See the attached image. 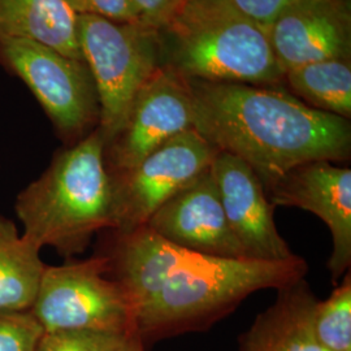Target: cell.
<instances>
[{"label":"cell","mask_w":351,"mask_h":351,"mask_svg":"<svg viewBox=\"0 0 351 351\" xmlns=\"http://www.w3.org/2000/svg\"><path fill=\"white\" fill-rule=\"evenodd\" d=\"M217 152L193 128L165 142L136 167L110 173L113 232L129 233L146 226L165 202L211 167Z\"/></svg>","instance_id":"cell-8"},{"label":"cell","mask_w":351,"mask_h":351,"mask_svg":"<svg viewBox=\"0 0 351 351\" xmlns=\"http://www.w3.org/2000/svg\"><path fill=\"white\" fill-rule=\"evenodd\" d=\"M145 346L137 333H130L113 351H146Z\"/></svg>","instance_id":"cell-25"},{"label":"cell","mask_w":351,"mask_h":351,"mask_svg":"<svg viewBox=\"0 0 351 351\" xmlns=\"http://www.w3.org/2000/svg\"><path fill=\"white\" fill-rule=\"evenodd\" d=\"M277 291L275 303L239 337V351H326L315 341L311 319L317 298L306 280Z\"/></svg>","instance_id":"cell-15"},{"label":"cell","mask_w":351,"mask_h":351,"mask_svg":"<svg viewBox=\"0 0 351 351\" xmlns=\"http://www.w3.org/2000/svg\"><path fill=\"white\" fill-rule=\"evenodd\" d=\"M186 81L193 128L216 150L249 164L265 194L298 165L350 158L349 119L315 110L275 86Z\"/></svg>","instance_id":"cell-1"},{"label":"cell","mask_w":351,"mask_h":351,"mask_svg":"<svg viewBox=\"0 0 351 351\" xmlns=\"http://www.w3.org/2000/svg\"><path fill=\"white\" fill-rule=\"evenodd\" d=\"M237 11L255 23L269 27L295 0H228Z\"/></svg>","instance_id":"cell-24"},{"label":"cell","mask_w":351,"mask_h":351,"mask_svg":"<svg viewBox=\"0 0 351 351\" xmlns=\"http://www.w3.org/2000/svg\"><path fill=\"white\" fill-rule=\"evenodd\" d=\"M160 36L164 65L184 78L263 86L284 81L268 29L228 0H188Z\"/></svg>","instance_id":"cell-4"},{"label":"cell","mask_w":351,"mask_h":351,"mask_svg":"<svg viewBox=\"0 0 351 351\" xmlns=\"http://www.w3.org/2000/svg\"><path fill=\"white\" fill-rule=\"evenodd\" d=\"M99 129L59 151L47 169L17 195L23 236L65 258L88 249L94 234L112 230V184Z\"/></svg>","instance_id":"cell-2"},{"label":"cell","mask_w":351,"mask_h":351,"mask_svg":"<svg viewBox=\"0 0 351 351\" xmlns=\"http://www.w3.org/2000/svg\"><path fill=\"white\" fill-rule=\"evenodd\" d=\"M193 129V101L188 81L162 65L138 95L116 137L104 147L110 173L128 171L165 142Z\"/></svg>","instance_id":"cell-9"},{"label":"cell","mask_w":351,"mask_h":351,"mask_svg":"<svg viewBox=\"0 0 351 351\" xmlns=\"http://www.w3.org/2000/svg\"><path fill=\"white\" fill-rule=\"evenodd\" d=\"M30 311L45 332L136 333L133 307L124 290L108 275L106 255L46 265Z\"/></svg>","instance_id":"cell-6"},{"label":"cell","mask_w":351,"mask_h":351,"mask_svg":"<svg viewBox=\"0 0 351 351\" xmlns=\"http://www.w3.org/2000/svg\"><path fill=\"white\" fill-rule=\"evenodd\" d=\"M307 272V262L295 254L285 261L197 255L138 306L136 333L146 345L206 330L232 314L252 293L288 288Z\"/></svg>","instance_id":"cell-3"},{"label":"cell","mask_w":351,"mask_h":351,"mask_svg":"<svg viewBox=\"0 0 351 351\" xmlns=\"http://www.w3.org/2000/svg\"><path fill=\"white\" fill-rule=\"evenodd\" d=\"M4 39L33 40L82 60L78 14L65 0H0V40Z\"/></svg>","instance_id":"cell-16"},{"label":"cell","mask_w":351,"mask_h":351,"mask_svg":"<svg viewBox=\"0 0 351 351\" xmlns=\"http://www.w3.org/2000/svg\"><path fill=\"white\" fill-rule=\"evenodd\" d=\"M129 335L98 330L45 332L36 351H113Z\"/></svg>","instance_id":"cell-20"},{"label":"cell","mask_w":351,"mask_h":351,"mask_svg":"<svg viewBox=\"0 0 351 351\" xmlns=\"http://www.w3.org/2000/svg\"><path fill=\"white\" fill-rule=\"evenodd\" d=\"M0 65L25 84L68 146L98 129L99 101L84 60L33 40L4 39Z\"/></svg>","instance_id":"cell-7"},{"label":"cell","mask_w":351,"mask_h":351,"mask_svg":"<svg viewBox=\"0 0 351 351\" xmlns=\"http://www.w3.org/2000/svg\"><path fill=\"white\" fill-rule=\"evenodd\" d=\"M145 226L199 255L246 258L228 224L211 167L165 202Z\"/></svg>","instance_id":"cell-11"},{"label":"cell","mask_w":351,"mask_h":351,"mask_svg":"<svg viewBox=\"0 0 351 351\" xmlns=\"http://www.w3.org/2000/svg\"><path fill=\"white\" fill-rule=\"evenodd\" d=\"M188 0H133L139 21L162 30L168 25Z\"/></svg>","instance_id":"cell-23"},{"label":"cell","mask_w":351,"mask_h":351,"mask_svg":"<svg viewBox=\"0 0 351 351\" xmlns=\"http://www.w3.org/2000/svg\"><path fill=\"white\" fill-rule=\"evenodd\" d=\"M294 97L323 112L351 116L350 59H328L303 64L284 73Z\"/></svg>","instance_id":"cell-18"},{"label":"cell","mask_w":351,"mask_h":351,"mask_svg":"<svg viewBox=\"0 0 351 351\" xmlns=\"http://www.w3.org/2000/svg\"><path fill=\"white\" fill-rule=\"evenodd\" d=\"M197 255L165 241L147 226L114 233L112 247L106 254L108 275L124 290L134 313Z\"/></svg>","instance_id":"cell-14"},{"label":"cell","mask_w":351,"mask_h":351,"mask_svg":"<svg viewBox=\"0 0 351 351\" xmlns=\"http://www.w3.org/2000/svg\"><path fill=\"white\" fill-rule=\"evenodd\" d=\"M43 333L32 311H0V351H36Z\"/></svg>","instance_id":"cell-21"},{"label":"cell","mask_w":351,"mask_h":351,"mask_svg":"<svg viewBox=\"0 0 351 351\" xmlns=\"http://www.w3.org/2000/svg\"><path fill=\"white\" fill-rule=\"evenodd\" d=\"M311 326L315 341L326 351H351V275L346 274L326 301L315 303Z\"/></svg>","instance_id":"cell-19"},{"label":"cell","mask_w":351,"mask_h":351,"mask_svg":"<svg viewBox=\"0 0 351 351\" xmlns=\"http://www.w3.org/2000/svg\"><path fill=\"white\" fill-rule=\"evenodd\" d=\"M267 197L274 207H298L326 223L333 239L328 269L337 285L351 264L350 168L326 160L302 164L282 176Z\"/></svg>","instance_id":"cell-10"},{"label":"cell","mask_w":351,"mask_h":351,"mask_svg":"<svg viewBox=\"0 0 351 351\" xmlns=\"http://www.w3.org/2000/svg\"><path fill=\"white\" fill-rule=\"evenodd\" d=\"M40 250L0 215V311H30L46 268Z\"/></svg>","instance_id":"cell-17"},{"label":"cell","mask_w":351,"mask_h":351,"mask_svg":"<svg viewBox=\"0 0 351 351\" xmlns=\"http://www.w3.org/2000/svg\"><path fill=\"white\" fill-rule=\"evenodd\" d=\"M65 3L78 16H97L116 23H141L133 0H65Z\"/></svg>","instance_id":"cell-22"},{"label":"cell","mask_w":351,"mask_h":351,"mask_svg":"<svg viewBox=\"0 0 351 351\" xmlns=\"http://www.w3.org/2000/svg\"><path fill=\"white\" fill-rule=\"evenodd\" d=\"M78 37L99 101L98 129L108 145L121 130L141 88L163 65V40L159 30L145 24L97 16H78Z\"/></svg>","instance_id":"cell-5"},{"label":"cell","mask_w":351,"mask_h":351,"mask_svg":"<svg viewBox=\"0 0 351 351\" xmlns=\"http://www.w3.org/2000/svg\"><path fill=\"white\" fill-rule=\"evenodd\" d=\"M219 195L245 256L256 261H285L294 255L275 224V207L249 164L219 151L211 164Z\"/></svg>","instance_id":"cell-12"},{"label":"cell","mask_w":351,"mask_h":351,"mask_svg":"<svg viewBox=\"0 0 351 351\" xmlns=\"http://www.w3.org/2000/svg\"><path fill=\"white\" fill-rule=\"evenodd\" d=\"M268 34L284 73L303 64L350 59L349 0H295L268 27Z\"/></svg>","instance_id":"cell-13"}]
</instances>
